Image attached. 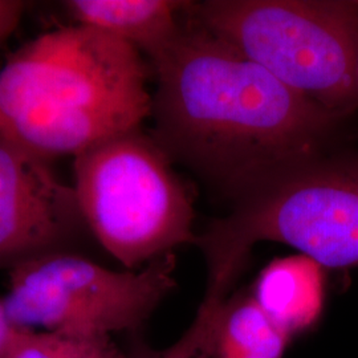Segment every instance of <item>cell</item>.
Returning <instances> with one entry per match:
<instances>
[{
    "label": "cell",
    "mask_w": 358,
    "mask_h": 358,
    "mask_svg": "<svg viewBox=\"0 0 358 358\" xmlns=\"http://www.w3.org/2000/svg\"><path fill=\"white\" fill-rule=\"evenodd\" d=\"M189 1L174 0H68L64 7L78 24L121 38L158 59L178 38Z\"/></svg>",
    "instance_id": "ba28073f"
},
{
    "label": "cell",
    "mask_w": 358,
    "mask_h": 358,
    "mask_svg": "<svg viewBox=\"0 0 358 358\" xmlns=\"http://www.w3.org/2000/svg\"><path fill=\"white\" fill-rule=\"evenodd\" d=\"M152 64V137L234 201L341 142L348 118L288 88L187 15Z\"/></svg>",
    "instance_id": "6da1fadb"
},
{
    "label": "cell",
    "mask_w": 358,
    "mask_h": 358,
    "mask_svg": "<svg viewBox=\"0 0 358 358\" xmlns=\"http://www.w3.org/2000/svg\"><path fill=\"white\" fill-rule=\"evenodd\" d=\"M141 52L93 27H65L0 71V137L48 159L141 128L153 96Z\"/></svg>",
    "instance_id": "7a4b0ae2"
},
{
    "label": "cell",
    "mask_w": 358,
    "mask_h": 358,
    "mask_svg": "<svg viewBox=\"0 0 358 358\" xmlns=\"http://www.w3.org/2000/svg\"><path fill=\"white\" fill-rule=\"evenodd\" d=\"M340 143L241 195L198 235L208 282L232 288L260 242L291 245L322 268L358 267V149Z\"/></svg>",
    "instance_id": "3957f363"
},
{
    "label": "cell",
    "mask_w": 358,
    "mask_h": 358,
    "mask_svg": "<svg viewBox=\"0 0 358 358\" xmlns=\"http://www.w3.org/2000/svg\"><path fill=\"white\" fill-rule=\"evenodd\" d=\"M75 192L85 224L127 268L195 244L192 198L171 159L141 128L76 154Z\"/></svg>",
    "instance_id": "5b68a950"
},
{
    "label": "cell",
    "mask_w": 358,
    "mask_h": 358,
    "mask_svg": "<svg viewBox=\"0 0 358 358\" xmlns=\"http://www.w3.org/2000/svg\"><path fill=\"white\" fill-rule=\"evenodd\" d=\"M85 223L47 159L0 137V267L59 251Z\"/></svg>",
    "instance_id": "52a82bcc"
},
{
    "label": "cell",
    "mask_w": 358,
    "mask_h": 358,
    "mask_svg": "<svg viewBox=\"0 0 358 358\" xmlns=\"http://www.w3.org/2000/svg\"><path fill=\"white\" fill-rule=\"evenodd\" d=\"M185 11L328 112H357L358 0H207Z\"/></svg>",
    "instance_id": "277c9868"
},
{
    "label": "cell",
    "mask_w": 358,
    "mask_h": 358,
    "mask_svg": "<svg viewBox=\"0 0 358 358\" xmlns=\"http://www.w3.org/2000/svg\"><path fill=\"white\" fill-rule=\"evenodd\" d=\"M230 294L206 289L205 299L190 328L174 345L158 353H145L133 358H214V341L222 309Z\"/></svg>",
    "instance_id": "7c38bea8"
},
{
    "label": "cell",
    "mask_w": 358,
    "mask_h": 358,
    "mask_svg": "<svg viewBox=\"0 0 358 358\" xmlns=\"http://www.w3.org/2000/svg\"><path fill=\"white\" fill-rule=\"evenodd\" d=\"M291 338L252 294L230 296L217 322L214 358H282Z\"/></svg>",
    "instance_id": "30bf717a"
},
{
    "label": "cell",
    "mask_w": 358,
    "mask_h": 358,
    "mask_svg": "<svg viewBox=\"0 0 358 358\" xmlns=\"http://www.w3.org/2000/svg\"><path fill=\"white\" fill-rule=\"evenodd\" d=\"M24 8V1L0 0V45L7 41L19 26Z\"/></svg>",
    "instance_id": "4fadbf2b"
},
{
    "label": "cell",
    "mask_w": 358,
    "mask_h": 358,
    "mask_svg": "<svg viewBox=\"0 0 358 358\" xmlns=\"http://www.w3.org/2000/svg\"><path fill=\"white\" fill-rule=\"evenodd\" d=\"M0 358H133L115 344L113 336L15 329Z\"/></svg>",
    "instance_id": "8fae6325"
},
{
    "label": "cell",
    "mask_w": 358,
    "mask_h": 358,
    "mask_svg": "<svg viewBox=\"0 0 358 358\" xmlns=\"http://www.w3.org/2000/svg\"><path fill=\"white\" fill-rule=\"evenodd\" d=\"M15 329L16 328L13 327V322L7 315L3 299H0V357L4 353L8 343L11 341Z\"/></svg>",
    "instance_id": "5bb4252c"
},
{
    "label": "cell",
    "mask_w": 358,
    "mask_h": 358,
    "mask_svg": "<svg viewBox=\"0 0 358 358\" xmlns=\"http://www.w3.org/2000/svg\"><path fill=\"white\" fill-rule=\"evenodd\" d=\"M324 268L308 256L275 259L263 269L252 297L291 337L313 327L324 306Z\"/></svg>",
    "instance_id": "9c48e42d"
},
{
    "label": "cell",
    "mask_w": 358,
    "mask_h": 358,
    "mask_svg": "<svg viewBox=\"0 0 358 358\" xmlns=\"http://www.w3.org/2000/svg\"><path fill=\"white\" fill-rule=\"evenodd\" d=\"M176 257L117 272L83 256L50 252L13 266L3 303L17 329L113 336L148 320L176 287Z\"/></svg>",
    "instance_id": "8992f818"
}]
</instances>
